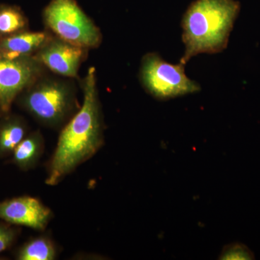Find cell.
<instances>
[{
    "label": "cell",
    "mask_w": 260,
    "mask_h": 260,
    "mask_svg": "<svg viewBox=\"0 0 260 260\" xmlns=\"http://www.w3.org/2000/svg\"><path fill=\"white\" fill-rule=\"evenodd\" d=\"M15 226L0 220V253L9 249L16 242L20 232Z\"/></svg>",
    "instance_id": "cell-14"
},
{
    "label": "cell",
    "mask_w": 260,
    "mask_h": 260,
    "mask_svg": "<svg viewBox=\"0 0 260 260\" xmlns=\"http://www.w3.org/2000/svg\"><path fill=\"white\" fill-rule=\"evenodd\" d=\"M184 67L181 62H167L158 53H148L142 59L140 81L145 90L159 100L200 91L199 84L188 78Z\"/></svg>",
    "instance_id": "cell-5"
},
{
    "label": "cell",
    "mask_w": 260,
    "mask_h": 260,
    "mask_svg": "<svg viewBox=\"0 0 260 260\" xmlns=\"http://www.w3.org/2000/svg\"><path fill=\"white\" fill-rule=\"evenodd\" d=\"M83 101L79 110L61 129L47 166L46 184L56 186L93 157L104 144V123L96 75L88 70L83 82Z\"/></svg>",
    "instance_id": "cell-1"
},
{
    "label": "cell",
    "mask_w": 260,
    "mask_h": 260,
    "mask_svg": "<svg viewBox=\"0 0 260 260\" xmlns=\"http://www.w3.org/2000/svg\"><path fill=\"white\" fill-rule=\"evenodd\" d=\"M86 49L56 37L49 40L36 53L35 57L45 68L66 78H77Z\"/></svg>",
    "instance_id": "cell-8"
},
{
    "label": "cell",
    "mask_w": 260,
    "mask_h": 260,
    "mask_svg": "<svg viewBox=\"0 0 260 260\" xmlns=\"http://www.w3.org/2000/svg\"><path fill=\"white\" fill-rule=\"evenodd\" d=\"M45 148V142L40 131L31 132L15 149L10 162L23 172H28L37 167Z\"/></svg>",
    "instance_id": "cell-10"
},
{
    "label": "cell",
    "mask_w": 260,
    "mask_h": 260,
    "mask_svg": "<svg viewBox=\"0 0 260 260\" xmlns=\"http://www.w3.org/2000/svg\"><path fill=\"white\" fill-rule=\"evenodd\" d=\"M240 12L236 0H194L181 20L185 64L200 54H217L226 49L234 23Z\"/></svg>",
    "instance_id": "cell-2"
},
{
    "label": "cell",
    "mask_w": 260,
    "mask_h": 260,
    "mask_svg": "<svg viewBox=\"0 0 260 260\" xmlns=\"http://www.w3.org/2000/svg\"><path fill=\"white\" fill-rule=\"evenodd\" d=\"M52 210L34 197H17L0 202V220L44 232L53 218Z\"/></svg>",
    "instance_id": "cell-7"
},
{
    "label": "cell",
    "mask_w": 260,
    "mask_h": 260,
    "mask_svg": "<svg viewBox=\"0 0 260 260\" xmlns=\"http://www.w3.org/2000/svg\"><path fill=\"white\" fill-rule=\"evenodd\" d=\"M253 253L244 244L240 243L228 245L224 248L220 259H254Z\"/></svg>",
    "instance_id": "cell-15"
},
{
    "label": "cell",
    "mask_w": 260,
    "mask_h": 260,
    "mask_svg": "<svg viewBox=\"0 0 260 260\" xmlns=\"http://www.w3.org/2000/svg\"><path fill=\"white\" fill-rule=\"evenodd\" d=\"M50 37L46 32L27 30L0 37V53L15 56H34Z\"/></svg>",
    "instance_id": "cell-9"
},
{
    "label": "cell",
    "mask_w": 260,
    "mask_h": 260,
    "mask_svg": "<svg viewBox=\"0 0 260 260\" xmlns=\"http://www.w3.org/2000/svg\"><path fill=\"white\" fill-rule=\"evenodd\" d=\"M15 101L40 124L51 128L64 126L80 107L73 84L44 75Z\"/></svg>",
    "instance_id": "cell-3"
},
{
    "label": "cell",
    "mask_w": 260,
    "mask_h": 260,
    "mask_svg": "<svg viewBox=\"0 0 260 260\" xmlns=\"http://www.w3.org/2000/svg\"><path fill=\"white\" fill-rule=\"evenodd\" d=\"M59 253L55 242L49 235L42 234L24 243L15 252V257L18 260H54Z\"/></svg>",
    "instance_id": "cell-12"
},
{
    "label": "cell",
    "mask_w": 260,
    "mask_h": 260,
    "mask_svg": "<svg viewBox=\"0 0 260 260\" xmlns=\"http://www.w3.org/2000/svg\"><path fill=\"white\" fill-rule=\"evenodd\" d=\"M29 133L22 116L8 114L0 119V158L11 156L15 149Z\"/></svg>",
    "instance_id": "cell-11"
},
{
    "label": "cell",
    "mask_w": 260,
    "mask_h": 260,
    "mask_svg": "<svg viewBox=\"0 0 260 260\" xmlns=\"http://www.w3.org/2000/svg\"><path fill=\"white\" fill-rule=\"evenodd\" d=\"M44 20L56 37L89 49L100 45V29L75 0H51L44 11Z\"/></svg>",
    "instance_id": "cell-4"
},
{
    "label": "cell",
    "mask_w": 260,
    "mask_h": 260,
    "mask_svg": "<svg viewBox=\"0 0 260 260\" xmlns=\"http://www.w3.org/2000/svg\"><path fill=\"white\" fill-rule=\"evenodd\" d=\"M44 68L35 56L0 53V115L9 114L17 97L44 75Z\"/></svg>",
    "instance_id": "cell-6"
},
{
    "label": "cell",
    "mask_w": 260,
    "mask_h": 260,
    "mask_svg": "<svg viewBox=\"0 0 260 260\" xmlns=\"http://www.w3.org/2000/svg\"><path fill=\"white\" fill-rule=\"evenodd\" d=\"M28 18L18 7L0 5V37L26 30Z\"/></svg>",
    "instance_id": "cell-13"
}]
</instances>
